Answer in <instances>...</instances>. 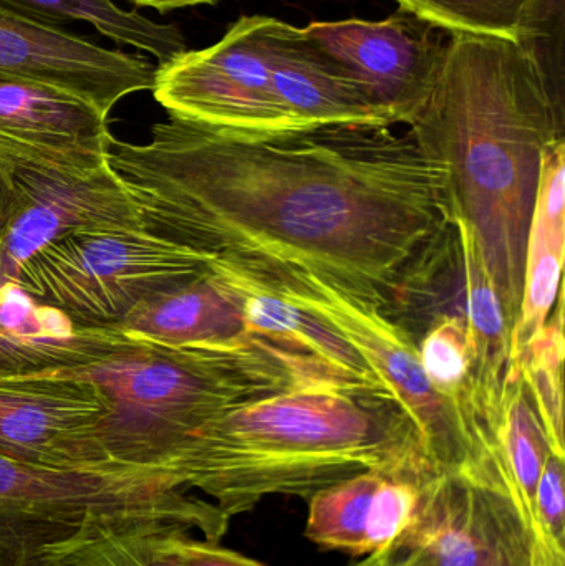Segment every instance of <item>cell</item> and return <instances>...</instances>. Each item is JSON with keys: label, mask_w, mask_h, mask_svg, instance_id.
<instances>
[{"label": "cell", "mask_w": 565, "mask_h": 566, "mask_svg": "<svg viewBox=\"0 0 565 566\" xmlns=\"http://www.w3.org/2000/svg\"><path fill=\"white\" fill-rule=\"evenodd\" d=\"M106 165L155 238L312 272L385 316L454 216L447 166L391 126L242 135L169 116L146 145L112 136Z\"/></svg>", "instance_id": "cell-1"}, {"label": "cell", "mask_w": 565, "mask_h": 566, "mask_svg": "<svg viewBox=\"0 0 565 566\" xmlns=\"http://www.w3.org/2000/svg\"><path fill=\"white\" fill-rule=\"evenodd\" d=\"M410 132L447 166L454 212L470 224L514 329L544 149L565 139V112L520 43L450 33Z\"/></svg>", "instance_id": "cell-2"}, {"label": "cell", "mask_w": 565, "mask_h": 566, "mask_svg": "<svg viewBox=\"0 0 565 566\" xmlns=\"http://www.w3.org/2000/svg\"><path fill=\"white\" fill-rule=\"evenodd\" d=\"M226 517L269 495L308 499L364 472L427 484L438 474L394 399L334 385L299 386L222 412L163 464Z\"/></svg>", "instance_id": "cell-3"}, {"label": "cell", "mask_w": 565, "mask_h": 566, "mask_svg": "<svg viewBox=\"0 0 565 566\" xmlns=\"http://www.w3.org/2000/svg\"><path fill=\"white\" fill-rule=\"evenodd\" d=\"M69 375L102 389L109 411L103 446L116 464L161 469L222 412L299 386L341 381L278 343L252 335L218 348L142 342L118 326H88Z\"/></svg>", "instance_id": "cell-4"}, {"label": "cell", "mask_w": 565, "mask_h": 566, "mask_svg": "<svg viewBox=\"0 0 565 566\" xmlns=\"http://www.w3.org/2000/svg\"><path fill=\"white\" fill-rule=\"evenodd\" d=\"M96 518L163 522L209 542H221L231 521L163 469H46L0 458V566H30Z\"/></svg>", "instance_id": "cell-5"}, {"label": "cell", "mask_w": 565, "mask_h": 566, "mask_svg": "<svg viewBox=\"0 0 565 566\" xmlns=\"http://www.w3.org/2000/svg\"><path fill=\"white\" fill-rule=\"evenodd\" d=\"M218 268L304 306L355 345L410 418L438 474L473 479L508 494L483 428L458 402L435 389L421 366L417 343L397 323L341 286L302 269L269 264Z\"/></svg>", "instance_id": "cell-6"}, {"label": "cell", "mask_w": 565, "mask_h": 566, "mask_svg": "<svg viewBox=\"0 0 565 566\" xmlns=\"http://www.w3.org/2000/svg\"><path fill=\"white\" fill-rule=\"evenodd\" d=\"M208 271L201 255L149 232H102L46 244L13 282L76 325L116 326L138 303Z\"/></svg>", "instance_id": "cell-7"}, {"label": "cell", "mask_w": 565, "mask_h": 566, "mask_svg": "<svg viewBox=\"0 0 565 566\" xmlns=\"http://www.w3.org/2000/svg\"><path fill=\"white\" fill-rule=\"evenodd\" d=\"M274 17L242 15L221 40L186 50L153 78L169 116L242 135L305 132L279 99L272 78Z\"/></svg>", "instance_id": "cell-8"}, {"label": "cell", "mask_w": 565, "mask_h": 566, "mask_svg": "<svg viewBox=\"0 0 565 566\" xmlns=\"http://www.w3.org/2000/svg\"><path fill=\"white\" fill-rule=\"evenodd\" d=\"M395 548L420 552L433 566H565L547 560L510 494L451 474L421 488L414 521Z\"/></svg>", "instance_id": "cell-9"}, {"label": "cell", "mask_w": 565, "mask_h": 566, "mask_svg": "<svg viewBox=\"0 0 565 566\" xmlns=\"http://www.w3.org/2000/svg\"><path fill=\"white\" fill-rule=\"evenodd\" d=\"M108 399L63 371L0 369V458L46 469L116 464L103 446Z\"/></svg>", "instance_id": "cell-10"}, {"label": "cell", "mask_w": 565, "mask_h": 566, "mask_svg": "<svg viewBox=\"0 0 565 566\" xmlns=\"http://www.w3.org/2000/svg\"><path fill=\"white\" fill-rule=\"evenodd\" d=\"M304 32L348 70L390 126H410L423 108L450 40L404 7L380 22H312Z\"/></svg>", "instance_id": "cell-11"}, {"label": "cell", "mask_w": 565, "mask_h": 566, "mask_svg": "<svg viewBox=\"0 0 565 566\" xmlns=\"http://www.w3.org/2000/svg\"><path fill=\"white\" fill-rule=\"evenodd\" d=\"M6 168L17 206L0 248V283L13 281L39 249L69 235L145 231L138 208L108 165L86 176Z\"/></svg>", "instance_id": "cell-12"}, {"label": "cell", "mask_w": 565, "mask_h": 566, "mask_svg": "<svg viewBox=\"0 0 565 566\" xmlns=\"http://www.w3.org/2000/svg\"><path fill=\"white\" fill-rule=\"evenodd\" d=\"M155 70L142 53L103 49L65 27L0 6V80L65 90L108 116L119 99L151 90Z\"/></svg>", "instance_id": "cell-13"}, {"label": "cell", "mask_w": 565, "mask_h": 566, "mask_svg": "<svg viewBox=\"0 0 565 566\" xmlns=\"http://www.w3.org/2000/svg\"><path fill=\"white\" fill-rule=\"evenodd\" d=\"M108 116L73 93L43 83L0 80V161L59 175L106 166Z\"/></svg>", "instance_id": "cell-14"}, {"label": "cell", "mask_w": 565, "mask_h": 566, "mask_svg": "<svg viewBox=\"0 0 565 566\" xmlns=\"http://www.w3.org/2000/svg\"><path fill=\"white\" fill-rule=\"evenodd\" d=\"M423 485L372 471L322 489L307 501L305 537L322 551L352 557L397 547L414 521Z\"/></svg>", "instance_id": "cell-15"}, {"label": "cell", "mask_w": 565, "mask_h": 566, "mask_svg": "<svg viewBox=\"0 0 565 566\" xmlns=\"http://www.w3.org/2000/svg\"><path fill=\"white\" fill-rule=\"evenodd\" d=\"M272 78L289 115L301 129L324 126H390L364 88L304 29L275 20Z\"/></svg>", "instance_id": "cell-16"}, {"label": "cell", "mask_w": 565, "mask_h": 566, "mask_svg": "<svg viewBox=\"0 0 565 566\" xmlns=\"http://www.w3.org/2000/svg\"><path fill=\"white\" fill-rule=\"evenodd\" d=\"M245 292L209 269L192 281L138 303L118 328L132 338L171 348H218L251 338Z\"/></svg>", "instance_id": "cell-17"}, {"label": "cell", "mask_w": 565, "mask_h": 566, "mask_svg": "<svg viewBox=\"0 0 565 566\" xmlns=\"http://www.w3.org/2000/svg\"><path fill=\"white\" fill-rule=\"evenodd\" d=\"M216 272L238 283L248 295L244 312L249 333L305 356L354 391L384 396L395 401L394 395L364 355L331 323L268 290L249 285L226 272Z\"/></svg>", "instance_id": "cell-18"}, {"label": "cell", "mask_w": 565, "mask_h": 566, "mask_svg": "<svg viewBox=\"0 0 565 566\" xmlns=\"http://www.w3.org/2000/svg\"><path fill=\"white\" fill-rule=\"evenodd\" d=\"M565 139L543 155L533 221L527 235L523 303L511 333V359L546 325L561 298L565 245Z\"/></svg>", "instance_id": "cell-19"}, {"label": "cell", "mask_w": 565, "mask_h": 566, "mask_svg": "<svg viewBox=\"0 0 565 566\" xmlns=\"http://www.w3.org/2000/svg\"><path fill=\"white\" fill-rule=\"evenodd\" d=\"M179 531L163 522L96 518L43 547L30 566H176L168 542Z\"/></svg>", "instance_id": "cell-20"}, {"label": "cell", "mask_w": 565, "mask_h": 566, "mask_svg": "<svg viewBox=\"0 0 565 566\" xmlns=\"http://www.w3.org/2000/svg\"><path fill=\"white\" fill-rule=\"evenodd\" d=\"M494 442L498 464L511 497L536 535L533 517L534 491L553 449L516 363H510L504 379L500 415L494 426Z\"/></svg>", "instance_id": "cell-21"}, {"label": "cell", "mask_w": 565, "mask_h": 566, "mask_svg": "<svg viewBox=\"0 0 565 566\" xmlns=\"http://www.w3.org/2000/svg\"><path fill=\"white\" fill-rule=\"evenodd\" d=\"M0 6L56 27L75 20L90 23L119 45L148 52L158 60V65L188 50L178 27L153 22L139 12L122 9L113 0H0Z\"/></svg>", "instance_id": "cell-22"}, {"label": "cell", "mask_w": 565, "mask_h": 566, "mask_svg": "<svg viewBox=\"0 0 565 566\" xmlns=\"http://www.w3.org/2000/svg\"><path fill=\"white\" fill-rule=\"evenodd\" d=\"M520 366L521 378L530 391L553 454L565 459L564 446V318L563 298L546 325L511 359Z\"/></svg>", "instance_id": "cell-23"}, {"label": "cell", "mask_w": 565, "mask_h": 566, "mask_svg": "<svg viewBox=\"0 0 565 566\" xmlns=\"http://www.w3.org/2000/svg\"><path fill=\"white\" fill-rule=\"evenodd\" d=\"M447 33L498 36L516 42L521 22L534 0H397Z\"/></svg>", "instance_id": "cell-24"}, {"label": "cell", "mask_w": 565, "mask_h": 566, "mask_svg": "<svg viewBox=\"0 0 565 566\" xmlns=\"http://www.w3.org/2000/svg\"><path fill=\"white\" fill-rule=\"evenodd\" d=\"M565 0H534L516 43L531 56L551 99L565 112Z\"/></svg>", "instance_id": "cell-25"}, {"label": "cell", "mask_w": 565, "mask_h": 566, "mask_svg": "<svg viewBox=\"0 0 565 566\" xmlns=\"http://www.w3.org/2000/svg\"><path fill=\"white\" fill-rule=\"evenodd\" d=\"M565 459L551 454L533 499V517L541 551L554 564L565 565Z\"/></svg>", "instance_id": "cell-26"}, {"label": "cell", "mask_w": 565, "mask_h": 566, "mask_svg": "<svg viewBox=\"0 0 565 566\" xmlns=\"http://www.w3.org/2000/svg\"><path fill=\"white\" fill-rule=\"evenodd\" d=\"M168 547L176 566H268L229 551L219 542L192 537L191 532H175Z\"/></svg>", "instance_id": "cell-27"}, {"label": "cell", "mask_w": 565, "mask_h": 566, "mask_svg": "<svg viewBox=\"0 0 565 566\" xmlns=\"http://www.w3.org/2000/svg\"><path fill=\"white\" fill-rule=\"evenodd\" d=\"M15 191H13L9 171H7L6 165L0 161V248H2L7 229H9L13 212H15Z\"/></svg>", "instance_id": "cell-28"}, {"label": "cell", "mask_w": 565, "mask_h": 566, "mask_svg": "<svg viewBox=\"0 0 565 566\" xmlns=\"http://www.w3.org/2000/svg\"><path fill=\"white\" fill-rule=\"evenodd\" d=\"M126 2L133 3L136 9L148 7V9L158 10L159 13H168L186 7L216 6L219 0H126Z\"/></svg>", "instance_id": "cell-29"}, {"label": "cell", "mask_w": 565, "mask_h": 566, "mask_svg": "<svg viewBox=\"0 0 565 566\" xmlns=\"http://www.w3.org/2000/svg\"><path fill=\"white\" fill-rule=\"evenodd\" d=\"M395 554H397V548L387 547L384 548V551L375 552V554L367 555V557H365L364 560L350 566H391V562H394Z\"/></svg>", "instance_id": "cell-30"}, {"label": "cell", "mask_w": 565, "mask_h": 566, "mask_svg": "<svg viewBox=\"0 0 565 566\" xmlns=\"http://www.w3.org/2000/svg\"><path fill=\"white\" fill-rule=\"evenodd\" d=\"M391 566H433L420 552H400L395 554Z\"/></svg>", "instance_id": "cell-31"}]
</instances>
